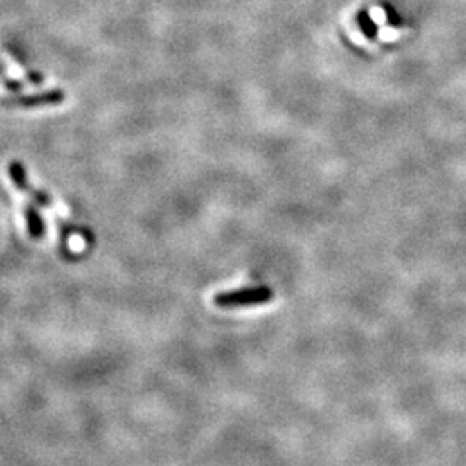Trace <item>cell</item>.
Instances as JSON below:
<instances>
[{
	"label": "cell",
	"mask_w": 466,
	"mask_h": 466,
	"mask_svg": "<svg viewBox=\"0 0 466 466\" xmlns=\"http://www.w3.org/2000/svg\"><path fill=\"white\" fill-rule=\"evenodd\" d=\"M273 299V290L266 287L256 289H238L230 292H219L213 297V304L222 310H237V307H249L266 304Z\"/></svg>",
	"instance_id": "obj_1"
}]
</instances>
